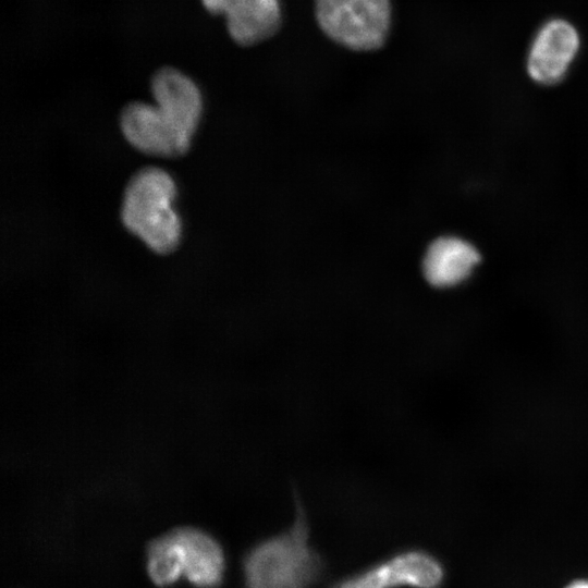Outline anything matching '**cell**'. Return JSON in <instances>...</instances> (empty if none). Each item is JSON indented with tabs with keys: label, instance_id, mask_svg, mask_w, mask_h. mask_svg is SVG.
I'll return each mask as SVG.
<instances>
[{
	"label": "cell",
	"instance_id": "1",
	"mask_svg": "<svg viewBox=\"0 0 588 588\" xmlns=\"http://www.w3.org/2000/svg\"><path fill=\"white\" fill-rule=\"evenodd\" d=\"M323 569L301 509L287 529L256 543L243 562L245 588H311Z\"/></svg>",
	"mask_w": 588,
	"mask_h": 588
},
{
	"label": "cell",
	"instance_id": "2",
	"mask_svg": "<svg viewBox=\"0 0 588 588\" xmlns=\"http://www.w3.org/2000/svg\"><path fill=\"white\" fill-rule=\"evenodd\" d=\"M175 196L172 176L152 164L135 170L123 189L122 224L157 254H170L181 240V219L171 206Z\"/></svg>",
	"mask_w": 588,
	"mask_h": 588
},
{
	"label": "cell",
	"instance_id": "3",
	"mask_svg": "<svg viewBox=\"0 0 588 588\" xmlns=\"http://www.w3.org/2000/svg\"><path fill=\"white\" fill-rule=\"evenodd\" d=\"M315 14L330 39L356 51L381 48L391 25L390 0H315Z\"/></svg>",
	"mask_w": 588,
	"mask_h": 588
},
{
	"label": "cell",
	"instance_id": "4",
	"mask_svg": "<svg viewBox=\"0 0 588 588\" xmlns=\"http://www.w3.org/2000/svg\"><path fill=\"white\" fill-rule=\"evenodd\" d=\"M443 578L444 569L434 556L412 549L344 577L331 588H439Z\"/></svg>",
	"mask_w": 588,
	"mask_h": 588
},
{
	"label": "cell",
	"instance_id": "5",
	"mask_svg": "<svg viewBox=\"0 0 588 588\" xmlns=\"http://www.w3.org/2000/svg\"><path fill=\"white\" fill-rule=\"evenodd\" d=\"M119 125L126 140L136 149L158 156L183 155L192 135L183 131L156 103L131 100L119 112Z\"/></svg>",
	"mask_w": 588,
	"mask_h": 588
},
{
	"label": "cell",
	"instance_id": "6",
	"mask_svg": "<svg viewBox=\"0 0 588 588\" xmlns=\"http://www.w3.org/2000/svg\"><path fill=\"white\" fill-rule=\"evenodd\" d=\"M212 15H223L233 41L247 47L273 36L281 24L279 0H200Z\"/></svg>",
	"mask_w": 588,
	"mask_h": 588
},
{
	"label": "cell",
	"instance_id": "7",
	"mask_svg": "<svg viewBox=\"0 0 588 588\" xmlns=\"http://www.w3.org/2000/svg\"><path fill=\"white\" fill-rule=\"evenodd\" d=\"M149 88L156 105L193 136L203 112V96L196 82L180 69L163 65L151 74Z\"/></svg>",
	"mask_w": 588,
	"mask_h": 588
},
{
	"label": "cell",
	"instance_id": "8",
	"mask_svg": "<svg viewBox=\"0 0 588 588\" xmlns=\"http://www.w3.org/2000/svg\"><path fill=\"white\" fill-rule=\"evenodd\" d=\"M579 46L575 28L565 21L554 20L538 33L531 46L527 71L541 84L560 81L568 69Z\"/></svg>",
	"mask_w": 588,
	"mask_h": 588
},
{
	"label": "cell",
	"instance_id": "9",
	"mask_svg": "<svg viewBox=\"0 0 588 588\" xmlns=\"http://www.w3.org/2000/svg\"><path fill=\"white\" fill-rule=\"evenodd\" d=\"M479 261L477 249L468 242L444 236L429 245L422 259L425 279L436 287H450L464 281Z\"/></svg>",
	"mask_w": 588,
	"mask_h": 588
},
{
	"label": "cell",
	"instance_id": "10",
	"mask_svg": "<svg viewBox=\"0 0 588 588\" xmlns=\"http://www.w3.org/2000/svg\"><path fill=\"white\" fill-rule=\"evenodd\" d=\"M183 549L184 576L199 588L218 587L225 571L224 553L219 542L193 527L174 529Z\"/></svg>",
	"mask_w": 588,
	"mask_h": 588
},
{
	"label": "cell",
	"instance_id": "11",
	"mask_svg": "<svg viewBox=\"0 0 588 588\" xmlns=\"http://www.w3.org/2000/svg\"><path fill=\"white\" fill-rule=\"evenodd\" d=\"M147 571L154 584L160 587L173 585L184 576L183 549L174 530L149 543Z\"/></svg>",
	"mask_w": 588,
	"mask_h": 588
},
{
	"label": "cell",
	"instance_id": "12",
	"mask_svg": "<svg viewBox=\"0 0 588 588\" xmlns=\"http://www.w3.org/2000/svg\"><path fill=\"white\" fill-rule=\"evenodd\" d=\"M565 588H588V579H579L568 584Z\"/></svg>",
	"mask_w": 588,
	"mask_h": 588
}]
</instances>
